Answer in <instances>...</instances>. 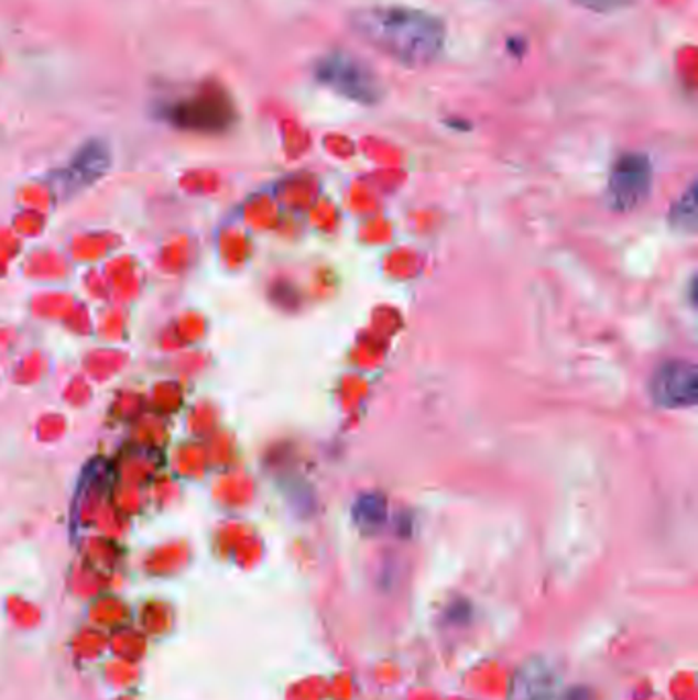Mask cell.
I'll return each mask as SVG.
<instances>
[{
  "label": "cell",
  "instance_id": "obj_1",
  "mask_svg": "<svg viewBox=\"0 0 698 700\" xmlns=\"http://www.w3.org/2000/svg\"><path fill=\"white\" fill-rule=\"evenodd\" d=\"M350 30L379 54L402 66L435 64L447 40L443 19L410 7H367L350 15Z\"/></svg>",
  "mask_w": 698,
  "mask_h": 700
},
{
  "label": "cell",
  "instance_id": "obj_2",
  "mask_svg": "<svg viewBox=\"0 0 698 700\" xmlns=\"http://www.w3.org/2000/svg\"><path fill=\"white\" fill-rule=\"evenodd\" d=\"M314 78L321 87L359 105H378L385 95L378 73L347 50L324 54L314 64Z\"/></svg>",
  "mask_w": 698,
  "mask_h": 700
},
{
  "label": "cell",
  "instance_id": "obj_3",
  "mask_svg": "<svg viewBox=\"0 0 698 700\" xmlns=\"http://www.w3.org/2000/svg\"><path fill=\"white\" fill-rule=\"evenodd\" d=\"M162 113L171 125L185 132H228L238 119L232 97L218 85H205L193 95L166 102Z\"/></svg>",
  "mask_w": 698,
  "mask_h": 700
},
{
  "label": "cell",
  "instance_id": "obj_4",
  "mask_svg": "<svg viewBox=\"0 0 698 700\" xmlns=\"http://www.w3.org/2000/svg\"><path fill=\"white\" fill-rule=\"evenodd\" d=\"M652 162L640 152L623 154L612 166L609 189H607V204L619 214L635 211L645 204L652 190Z\"/></svg>",
  "mask_w": 698,
  "mask_h": 700
},
{
  "label": "cell",
  "instance_id": "obj_5",
  "mask_svg": "<svg viewBox=\"0 0 698 700\" xmlns=\"http://www.w3.org/2000/svg\"><path fill=\"white\" fill-rule=\"evenodd\" d=\"M111 146L105 140H88L87 144L74 152L68 164L54 175V185L58 187L62 197H74L76 193L95 185L111 168Z\"/></svg>",
  "mask_w": 698,
  "mask_h": 700
},
{
  "label": "cell",
  "instance_id": "obj_6",
  "mask_svg": "<svg viewBox=\"0 0 698 700\" xmlns=\"http://www.w3.org/2000/svg\"><path fill=\"white\" fill-rule=\"evenodd\" d=\"M650 394L659 408H692L698 400L697 367L686 361H668L657 367L650 381Z\"/></svg>",
  "mask_w": 698,
  "mask_h": 700
},
{
  "label": "cell",
  "instance_id": "obj_7",
  "mask_svg": "<svg viewBox=\"0 0 698 700\" xmlns=\"http://www.w3.org/2000/svg\"><path fill=\"white\" fill-rule=\"evenodd\" d=\"M559 678L543 657L523 664L512 678L509 700H555Z\"/></svg>",
  "mask_w": 698,
  "mask_h": 700
},
{
  "label": "cell",
  "instance_id": "obj_8",
  "mask_svg": "<svg viewBox=\"0 0 698 700\" xmlns=\"http://www.w3.org/2000/svg\"><path fill=\"white\" fill-rule=\"evenodd\" d=\"M388 516V502L381 494H363L352 504V521L363 533H378Z\"/></svg>",
  "mask_w": 698,
  "mask_h": 700
},
{
  "label": "cell",
  "instance_id": "obj_9",
  "mask_svg": "<svg viewBox=\"0 0 698 700\" xmlns=\"http://www.w3.org/2000/svg\"><path fill=\"white\" fill-rule=\"evenodd\" d=\"M697 185H690L669 211V223L676 232H697Z\"/></svg>",
  "mask_w": 698,
  "mask_h": 700
},
{
  "label": "cell",
  "instance_id": "obj_10",
  "mask_svg": "<svg viewBox=\"0 0 698 700\" xmlns=\"http://www.w3.org/2000/svg\"><path fill=\"white\" fill-rule=\"evenodd\" d=\"M578 4H582L584 9L595 11V13H614L629 7L633 0H576Z\"/></svg>",
  "mask_w": 698,
  "mask_h": 700
}]
</instances>
